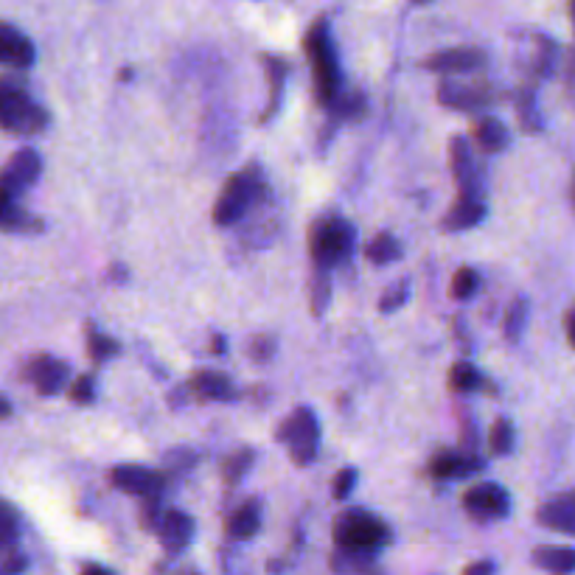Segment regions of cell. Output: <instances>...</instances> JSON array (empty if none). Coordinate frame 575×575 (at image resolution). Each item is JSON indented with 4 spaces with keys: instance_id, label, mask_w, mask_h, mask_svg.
Listing matches in <instances>:
<instances>
[{
    "instance_id": "31",
    "label": "cell",
    "mask_w": 575,
    "mask_h": 575,
    "mask_svg": "<svg viewBox=\"0 0 575 575\" xmlns=\"http://www.w3.org/2000/svg\"><path fill=\"white\" fill-rule=\"evenodd\" d=\"M399 256H402V245H399V239L393 233H376L374 239L365 245V259L374 261L379 267L396 261Z\"/></svg>"
},
{
    "instance_id": "44",
    "label": "cell",
    "mask_w": 575,
    "mask_h": 575,
    "mask_svg": "<svg viewBox=\"0 0 575 575\" xmlns=\"http://www.w3.org/2000/svg\"><path fill=\"white\" fill-rule=\"evenodd\" d=\"M463 575H494V564L491 561H475V564H469Z\"/></svg>"
},
{
    "instance_id": "33",
    "label": "cell",
    "mask_w": 575,
    "mask_h": 575,
    "mask_svg": "<svg viewBox=\"0 0 575 575\" xmlns=\"http://www.w3.org/2000/svg\"><path fill=\"white\" fill-rule=\"evenodd\" d=\"M514 449V424L508 418H497L489 430V452L503 458Z\"/></svg>"
},
{
    "instance_id": "16",
    "label": "cell",
    "mask_w": 575,
    "mask_h": 575,
    "mask_svg": "<svg viewBox=\"0 0 575 575\" xmlns=\"http://www.w3.org/2000/svg\"><path fill=\"white\" fill-rule=\"evenodd\" d=\"M486 65V54L480 48H446L424 59V68L435 73H469Z\"/></svg>"
},
{
    "instance_id": "17",
    "label": "cell",
    "mask_w": 575,
    "mask_h": 575,
    "mask_svg": "<svg viewBox=\"0 0 575 575\" xmlns=\"http://www.w3.org/2000/svg\"><path fill=\"white\" fill-rule=\"evenodd\" d=\"M536 519H539V525H545L550 531L575 536V491H567V494L542 505L536 511Z\"/></svg>"
},
{
    "instance_id": "24",
    "label": "cell",
    "mask_w": 575,
    "mask_h": 575,
    "mask_svg": "<svg viewBox=\"0 0 575 575\" xmlns=\"http://www.w3.org/2000/svg\"><path fill=\"white\" fill-rule=\"evenodd\" d=\"M264 62V71H267V82H270V101H267V110L261 115V121H270L278 107H281V93H284V85H287V62L278 57H261Z\"/></svg>"
},
{
    "instance_id": "48",
    "label": "cell",
    "mask_w": 575,
    "mask_h": 575,
    "mask_svg": "<svg viewBox=\"0 0 575 575\" xmlns=\"http://www.w3.org/2000/svg\"><path fill=\"white\" fill-rule=\"evenodd\" d=\"M9 416H12V404H9L6 396H0V418H9Z\"/></svg>"
},
{
    "instance_id": "9",
    "label": "cell",
    "mask_w": 575,
    "mask_h": 575,
    "mask_svg": "<svg viewBox=\"0 0 575 575\" xmlns=\"http://www.w3.org/2000/svg\"><path fill=\"white\" fill-rule=\"evenodd\" d=\"M449 166L458 183V197H469V200H483V177L477 169L472 146L466 138H452L449 141Z\"/></svg>"
},
{
    "instance_id": "7",
    "label": "cell",
    "mask_w": 575,
    "mask_h": 575,
    "mask_svg": "<svg viewBox=\"0 0 575 575\" xmlns=\"http://www.w3.org/2000/svg\"><path fill=\"white\" fill-rule=\"evenodd\" d=\"M23 379L31 382L40 396H57L71 385V368L51 354H37L23 365Z\"/></svg>"
},
{
    "instance_id": "38",
    "label": "cell",
    "mask_w": 575,
    "mask_h": 575,
    "mask_svg": "<svg viewBox=\"0 0 575 575\" xmlns=\"http://www.w3.org/2000/svg\"><path fill=\"white\" fill-rule=\"evenodd\" d=\"M68 396H71V402L79 404V407L93 404V399H96V379L90 374L76 376L71 385H68Z\"/></svg>"
},
{
    "instance_id": "27",
    "label": "cell",
    "mask_w": 575,
    "mask_h": 575,
    "mask_svg": "<svg viewBox=\"0 0 575 575\" xmlns=\"http://www.w3.org/2000/svg\"><path fill=\"white\" fill-rule=\"evenodd\" d=\"M253 463H256V449H250V446H242V449H236L233 455H228L225 463H222V480H225V486L233 489L236 483H242L247 472L253 469Z\"/></svg>"
},
{
    "instance_id": "42",
    "label": "cell",
    "mask_w": 575,
    "mask_h": 575,
    "mask_svg": "<svg viewBox=\"0 0 575 575\" xmlns=\"http://www.w3.org/2000/svg\"><path fill=\"white\" fill-rule=\"evenodd\" d=\"M275 354V337L273 334H256L250 340V357L256 362H270Z\"/></svg>"
},
{
    "instance_id": "35",
    "label": "cell",
    "mask_w": 575,
    "mask_h": 575,
    "mask_svg": "<svg viewBox=\"0 0 575 575\" xmlns=\"http://www.w3.org/2000/svg\"><path fill=\"white\" fill-rule=\"evenodd\" d=\"M480 287V275L472 267H460L458 273L452 275V284H449V295L455 301H469Z\"/></svg>"
},
{
    "instance_id": "20",
    "label": "cell",
    "mask_w": 575,
    "mask_h": 575,
    "mask_svg": "<svg viewBox=\"0 0 575 575\" xmlns=\"http://www.w3.org/2000/svg\"><path fill=\"white\" fill-rule=\"evenodd\" d=\"M261 528V505L259 500H245L228 519H225V533L236 542L253 539Z\"/></svg>"
},
{
    "instance_id": "10",
    "label": "cell",
    "mask_w": 575,
    "mask_h": 575,
    "mask_svg": "<svg viewBox=\"0 0 575 575\" xmlns=\"http://www.w3.org/2000/svg\"><path fill=\"white\" fill-rule=\"evenodd\" d=\"M110 483H113L118 491H127V494H135V497H158L166 489V477L158 469H146V466H138V463H121L110 472Z\"/></svg>"
},
{
    "instance_id": "52",
    "label": "cell",
    "mask_w": 575,
    "mask_h": 575,
    "mask_svg": "<svg viewBox=\"0 0 575 575\" xmlns=\"http://www.w3.org/2000/svg\"><path fill=\"white\" fill-rule=\"evenodd\" d=\"M413 3H427V0H413Z\"/></svg>"
},
{
    "instance_id": "37",
    "label": "cell",
    "mask_w": 575,
    "mask_h": 575,
    "mask_svg": "<svg viewBox=\"0 0 575 575\" xmlns=\"http://www.w3.org/2000/svg\"><path fill=\"white\" fill-rule=\"evenodd\" d=\"M26 553L17 545H0V575H20L26 570Z\"/></svg>"
},
{
    "instance_id": "1",
    "label": "cell",
    "mask_w": 575,
    "mask_h": 575,
    "mask_svg": "<svg viewBox=\"0 0 575 575\" xmlns=\"http://www.w3.org/2000/svg\"><path fill=\"white\" fill-rule=\"evenodd\" d=\"M357 245V230L340 214H326L312 222L309 228V256L315 270H334L351 259Z\"/></svg>"
},
{
    "instance_id": "21",
    "label": "cell",
    "mask_w": 575,
    "mask_h": 575,
    "mask_svg": "<svg viewBox=\"0 0 575 575\" xmlns=\"http://www.w3.org/2000/svg\"><path fill=\"white\" fill-rule=\"evenodd\" d=\"M472 138H475V144L486 152V155H497V152H503L508 141H511V135H508V127H505L500 118H494V115H483V118H477L475 127H472Z\"/></svg>"
},
{
    "instance_id": "50",
    "label": "cell",
    "mask_w": 575,
    "mask_h": 575,
    "mask_svg": "<svg viewBox=\"0 0 575 575\" xmlns=\"http://www.w3.org/2000/svg\"><path fill=\"white\" fill-rule=\"evenodd\" d=\"M570 15H573V23H575V0H570Z\"/></svg>"
},
{
    "instance_id": "13",
    "label": "cell",
    "mask_w": 575,
    "mask_h": 575,
    "mask_svg": "<svg viewBox=\"0 0 575 575\" xmlns=\"http://www.w3.org/2000/svg\"><path fill=\"white\" fill-rule=\"evenodd\" d=\"M483 466H486V458H480V455L441 449L427 463V475L435 477V480H460V477L477 475Z\"/></svg>"
},
{
    "instance_id": "22",
    "label": "cell",
    "mask_w": 575,
    "mask_h": 575,
    "mask_svg": "<svg viewBox=\"0 0 575 575\" xmlns=\"http://www.w3.org/2000/svg\"><path fill=\"white\" fill-rule=\"evenodd\" d=\"M533 564L550 575H573L575 573V547L542 545L533 550Z\"/></svg>"
},
{
    "instance_id": "26",
    "label": "cell",
    "mask_w": 575,
    "mask_h": 575,
    "mask_svg": "<svg viewBox=\"0 0 575 575\" xmlns=\"http://www.w3.org/2000/svg\"><path fill=\"white\" fill-rule=\"evenodd\" d=\"M514 104H517V118L519 127L528 132V135H536L542 130V118H539V110H536V90L531 85H522L514 96Z\"/></svg>"
},
{
    "instance_id": "15",
    "label": "cell",
    "mask_w": 575,
    "mask_h": 575,
    "mask_svg": "<svg viewBox=\"0 0 575 575\" xmlns=\"http://www.w3.org/2000/svg\"><path fill=\"white\" fill-rule=\"evenodd\" d=\"M155 533H158L160 545H163L166 553H183L194 539V519L188 517L186 511H177V508L163 511Z\"/></svg>"
},
{
    "instance_id": "11",
    "label": "cell",
    "mask_w": 575,
    "mask_h": 575,
    "mask_svg": "<svg viewBox=\"0 0 575 575\" xmlns=\"http://www.w3.org/2000/svg\"><path fill=\"white\" fill-rule=\"evenodd\" d=\"M438 101L449 110L475 113V110H486L494 101V90H491V85H483V82L463 85V82H455V79H444L438 85Z\"/></svg>"
},
{
    "instance_id": "47",
    "label": "cell",
    "mask_w": 575,
    "mask_h": 575,
    "mask_svg": "<svg viewBox=\"0 0 575 575\" xmlns=\"http://www.w3.org/2000/svg\"><path fill=\"white\" fill-rule=\"evenodd\" d=\"M225 348H228L225 337H222V334H214V337H211V354H225Z\"/></svg>"
},
{
    "instance_id": "4",
    "label": "cell",
    "mask_w": 575,
    "mask_h": 575,
    "mask_svg": "<svg viewBox=\"0 0 575 575\" xmlns=\"http://www.w3.org/2000/svg\"><path fill=\"white\" fill-rule=\"evenodd\" d=\"M264 194H267V180H264L259 166H247L242 172H236L225 183L219 200H216L214 222L219 228L236 225L247 211H253L259 205Z\"/></svg>"
},
{
    "instance_id": "14",
    "label": "cell",
    "mask_w": 575,
    "mask_h": 575,
    "mask_svg": "<svg viewBox=\"0 0 575 575\" xmlns=\"http://www.w3.org/2000/svg\"><path fill=\"white\" fill-rule=\"evenodd\" d=\"M34 59H37V51L29 37L9 23H0V65L26 71L34 65Z\"/></svg>"
},
{
    "instance_id": "12",
    "label": "cell",
    "mask_w": 575,
    "mask_h": 575,
    "mask_svg": "<svg viewBox=\"0 0 575 575\" xmlns=\"http://www.w3.org/2000/svg\"><path fill=\"white\" fill-rule=\"evenodd\" d=\"M43 172V160L34 149H20L15 158L9 160L0 172V191H6L9 197H20L29 186H34V180Z\"/></svg>"
},
{
    "instance_id": "43",
    "label": "cell",
    "mask_w": 575,
    "mask_h": 575,
    "mask_svg": "<svg viewBox=\"0 0 575 575\" xmlns=\"http://www.w3.org/2000/svg\"><path fill=\"white\" fill-rule=\"evenodd\" d=\"M354 486H357V472H354L351 466H345V469H340L337 477H334V497L345 500V497L354 491Z\"/></svg>"
},
{
    "instance_id": "3",
    "label": "cell",
    "mask_w": 575,
    "mask_h": 575,
    "mask_svg": "<svg viewBox=\"0 0 575 575\" xmlns=\"http://www.w3.org/2000/svg\"><path fill=\"white\" fill-rule=\"evenodd\" d=\"M303 48H306L309 62H312L317 101H320L323 107H329L331 101H334V96L343 90V73H340V65H337V57H334V45H331L326 17L315 20V26L306 31Z\"/></svg>"
},
{
    "instance_id": "51",
    "label": "cell",
    "mask_w": 575,
    "mask_h": 575,
    "mask_svg": "<svg viewBox=\"0 0 575 575\" xmlns=\"http://www.w3.org/2000/svg\"><path fill=\"white\" fill-rule=\"evenodd\" d=\"M177 575H200V573H194V570H183V573H177Z\"/></svg>"
},
{
    "instance_id": "30",
    "label": "cell",
    "mask_w": 575,
    "mask_h": 575,
    "mask_svg": "<svg viewBox=\"0 0 575 575\" xmlns=\"http://www.w3.org/2000/svg\"><path fill=\"white\" fill-rule=\"evenodd\" d=\"M87 354H90V360L101 365V362L113 360L115 354L121 351V345L118 340H113L110 334H104V331L96 329V323H87Z\"/></svg>"
},
{
    "instance_id": "36",
    "label": "cell",
    "mask_w": 575,
    "mask_h": 575,
    "mask_svg": "<svg viewBox=\"0 0 575 575\" xmlns=\"http://www.w3.org/2000/svg\"><path fill=\"white\" fill-rule=\"evenodd\" d=\"M536 45H539V51H536V59H533V71H536V76L547 79V76L553 73V65H556V54H559V48H556L553 40H547V37H539Z\"/></svg>"
},
{
    "instance_id": "2",
    "label": "cell",
    "mask_w": 575,
    "mask_h": 575,
    "mask_svg": "<svg viewBox=\"0 0 575 575\" xmlns=\"http://www.w3.org/2000/svg\"><path fill=\"white\" fill-rule=\"evenodd\" d=\"M48 113L31 99L20 76H0V127L15 135H37L45 130Z\"/></svg>"
},
{
    "instance_id": "8",
    "label": "cell",
    "mask_w": 575,
    "mask_h": 575,
    "mask_svg": "<svg viewBox=\"0 0 575 575\" xmlns=\"http://www.w3.org/2000/svg\"><path fill=\"white\" fill-rule=\"evenodd\" d=\"M463 508L472 519L489 522V519H503L511 511V497L500 483H477L463 494Z\"/></svg>"
},
{
    "instance_id": "34",
    "label": "cell",
    "mask_w": 575,
    "mask_h": 575,
    "mask_svg": "<svg viewBox=\"0 0 575 575\" xmlns=\"http://www.w3.org/2000/svg\"><path fill=\"white\" fill-rule=\"evenodd\" d=\"M525 320H528V301H525V298H514V303L508 306V312H505L503 320V331L508 343H517L519 337H522Z\"/></svg>"
},
{
    "instance_id": "45",
    "label": "cell",
    "mask_w": 575,
    "mask_h": 575,
    "mask_svg": "<svg viewBox=\"0 0 575 575\" xmlns=\"http://www.w3.org/2000/svg\"><path fill=\"white\" fill-rule=\"evenodd\" d=\"M564 331H567V340L575 348V309H570L567 315H564Z\"/></svg>"
},
{
    "instance_id": "32",
    "label": "cell",
    "mask_w": 575,
    "mask_h": 575,
    "mask_svg": "<svg viewBox=\"0 0 575 575\" xmlns=\"http://www.w3.org/2000/svg\"><path fill=\"white\" fill-rule=\"evenodd\" d=\"M331 301V275L326 270H315L312 281H309V306L312 315L320 317L326 312V306Z\"/></svg>"
},
{
    "instance_id": "29",
    "label": "cell",
    "mask_w": 575,
    "mask_h": 575,
    "mask_svg": "<svg viewBox=\"0 0 575 575\" xmlns=\"http://www.w3.org/2000/svg\"><path fill=\"white\" fill-rule=\"evenodd\" d=\"M0 230H6V233H37V230H43V219L31 216L17 202H12V205H6L0 211Z\"/></svg>"
},
{
    "instance_id": "6",
    "label": "cell",
    "mask_w": 575,
    "mask_h": 575,
    "mask_svg": "<svg viewBox=\"0 0 575 575\" xmlns=\"http://www.w3.org/2000/svg\"><path fill=\"white\" fill-rule=\"evenodd\" d=\"M275 441L287 446L292 463H298V466L312 463L317 458V444H320V427H317L315 410L298 407L292 416L278 424Z\"/></svg>"
},
{
    "instance_id": "46",
    "label": "cell",
    "mask_w": 575,
    "mask_h": 575,
    "mask_svg": "<svg viewBox=\"0 0 575 575\" xmlns=\"http://www.w3.org/2000/svg\"><path fill=\"white\" fill-rule=\"evenodd\" d=\"M79 575H115V573L113 570H107V567H101V564H85Z\"/></svg>"
},
{
    "instance_id": "18",
    "label": "cell",
    "mask_w": 575,
    "mask_h": 575,
    "mask_svg": "<svg viewBox=\"0 0 575 575\" xmlns=\"http://www.w3.org/2000/svg\"><path fill=\"white\" fill-rule=\"evenodd\" d=\"M188 390L202 402H230L236 399V388L228 376L219 371H197L188 379Z\"/></svg>"
},
{
    "instance_id": "23",
    "label": "cell",
    "mask_w": 575,
    "mask_h": 575,
    "mask_svg": "<svg viewBox=\"0 0 575 575\" xmlns=\"http://www.w3.org/2000/svg\"><path fill=\"white\" fill-rule=\"evenodd\" d=\"M449 390L452 393H460V396H466V393H475V390H483V393H494L489 382H486V376L477 371L472 362L460 360L455 362L452 368H449Z\"/></svg>"
},
{
    "instance_id": "28",
    "label": "cell",
    "mask_w": 575,
    "mask_h": 575,
    "mask_svg": "<svg viewBox=\"0 0 575 575\" xmlns=\"http://www.w3.org/2000/svg\"><path fill=\"white\" fill-rule=\"evenodd\" d=\"M365 110H368V101L360 90H340L329 104V113L337 121H357L365 115Z\"/></svg>"
},
{
    "instance_id": "25",
    "label": "cell",
    "mask_w": 575,
    "mask_h": 575,
    "mask_svg": "<svg viewBox=\"0 0 575 575\" xmlns=\"http://www.w3.org/2000/svg\"><path fill=\"white\" fill-rule=\"evenodd\" d=\"M331 570L337 575H382L376 567L374 556L368 553H351V550H337L331 556Z\"/></svg>"
},
{
    "instance_id": "39",
    "label": "cell",
    "mask_w": 575,
    "mask_h": 575,
    "mask_svg": "<svg viewBox=\"0 0 575 575\" xmlns=\"http://www.w3.org/2000/svg\"><path fill=\"white\" fill-rule=\"evenodd\" d=\"M17 528H20L17 511L0 500V545H17Z\"/></svg>"
},
{
    "instance_id": "41",
    "label": "cell",
    "mask_w": 575,
    "mask_h": 575,
    "mask_svg": "<svg viewBox=\"0 0 575 575\" xmlns=\"http://www.w3.org/2000/svg\"><path fill=\"white\" fill-rule=\"evenodd\" d=\"M194 455L191 452H186V449H174V452H169L166 455V460H163V477L169 480L172 475H183L188 466H194Z\"/></svg>"
},
{
    "instance_id": "40",
    "label": "cell",
    "mask_w": 575,
    "mask_h": 575,
    "mask_svg": "<svg viewBox=\"0 0 575 575\" xmlns=\"http://www.w3.org/2000/svg\"><path fill=\"white\" fill-rule=\"evenodd\" d=\"M410 298V281H399V284H393V287L382 295V301H379V309L390 315V312H396L399 306H404Z\"/></svg>"
},
{
    "instance_id": "5",
    "label": "cell",
    "mask_w": 575,
    "mask_h": 575,
    "mask_svg": "<svg viewBox=\"0 0 575 575\" xmlns=\"http://www.w3.org/2000/svg\"><path fill=\"white\" fill-rule=\"evenodd\" d=\"M334 542H337V550L376 556V550H382L390 542V528L374 514L351 508L334 519Z\"/></svg>"
},
{
    "instance_id": "19",
    "label": "cell",
    "mask_w": 575,
    "mask_h": 575,
    "mask_svg": "<svg viewBox=\"0 0 575 575\" xmlns=\"http://www.w3.org/2000/svg\"><path fill=\"white\" fill-rule=\"evenodd\" d=\"M486 216V202L483 200H469V197H458L452 202V208L444 216V230L446 233H460V230L477 228Z\"/></svg>"
},
{
    "instance_id": "49",
    "label": "cell",
    "mask_w": 575,
    "mask_h": 575,
    "mask_svg": "<svg viewBox=\"0 0 575 575\" xmlns=\"http://www.w3.org/2000/svg\"><path fill=\"white\" fill-rule=\"evenodd\" d=\"M570 200H573V208H575V180H573V186H570Z\"/></svg>"
}]
</instances>
